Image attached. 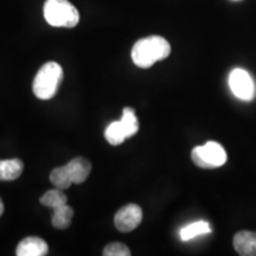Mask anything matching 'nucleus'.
<instances>
[{"instance_id":"1","label":"nucleus","mask_w":256,"mask_h":256,"mask_svg":"<svg viewBox=\"0 0 256 256\" xmlns=\"http://www.w3.org/2000/svg\"><path fill=\"white\" fill-rule=\"evenodd\" d=\"M171 46L164 37L150 36L139 40L132 49V60L139 68L147 69L158 60L168 58Z\"/></svg>"},{"instance_id":"2","label":"nucleus","mask_w":256,"mask_h":256,"mask_svg":"<svg viewBox=\"0 0 256 256\" xmlns=\"http://www.w3.org/2000/svg\"><path fill=\"white\" fill-rule=\"evenodd\" d=\"M92 172V164L83 156L70 160L66 165L54 168L50 174L51 183L57 188L66 190L72 184H82Z\"/></svg>"},{"instance_id":"3","label":"nucleus","mask_w":256,"mask_h":256,"mask_svg":"<svg viewBox=\"0 0 256 256\" xmlns=\"http://www.w3.org/2000/svg\"><path fill=\"white\" fill-rule=\"evenodd\" d=\"M63 69L58 63L48 62L40 66L34 76L32 90L40 100H50L56 95L63 81Z\"/></svg>"},{"instance_id":"4","label":"nucleus","mask_w":256,"mask_h":256,"mask_svg":"<svg viewBox=\"0 0 256 256\" xmlns=\"http://www.w3.org/2000/svg\"><path fill=\"white\" fill-rule=\"evenodd\" d=\"M43 11L44 18L51 26L75 28L80 22L78 8L68 0H46Z\"/></svg>"},{"instance_id":"5","label":"nucleus","mask_w":256,"mask_h":256,"mask_svg":"<svg viewBox=\"0 0 256 256\" xmlns=\"http://www.w3.org/2000/svg\"><path fill=\"white\" fill-rule=\"evenodd\" d=\"M192 162L200 168H216L226 164V153L222 145L215 142H208L206 145L192 150Z\"/></svg>"},{"instance_id":"6","label":"nucleus","mask_w":256,"mask_h":256,"mask_svg":"<svg viewBox=\"0 0 256 256\" xmlns=\"http://www.w3.org/2000/svg\"><path fill=\"white\" fill-rule=\"evenodd\" d=\"M229 87L240 100L250 101L255 96V84L252 76L243 69H234L229 75Z\"/></svg>"},{"instance_id":"7","label":"nucleus","mask_w":256,"mask_h":256,"mask_svg":"<svg viewBox=\"0 0 256 256\" xmlns=\"http://www.w3.org/2000/svg\"><path fill=\"white\" fill-rule=\"evenodd\" d=\"M142 220V208L134 203H130L115 214L114 224L121 232H130L139 226Z\"/></svg>"},{"instance_id":"8","label":"nucleus","mask_w":256,"mask_h":256,"mask_svg":"<svg viewBox=\"0 0 256 256\" xmlns=\"http://www.w3.org/2000/svg\"><path fill=\"white\" fill-rule=\"evenodd\" d=\"M232 246L241 256H256V232L241 230L232 238Z\"/></svg>"},{"instance_id":"9","label":"nucleus","mask_w":256,"mask_h":256,"mask_svg":"<svg viewBox=\"0 0 256 256\" xmlns=\"http://www.w3.org/2000/svg\"><path fill=\"white\" fill-rule=\"evenodd\" d=\"M46 242L40 238H26L19 242L16 255L17 256H44L48 254Z\"/></svg>"},{"instance_id":"10","label":"nucleus","mask_w":256,"mask_h":256,"mask_svg":"<svg viewBox=\"0 0 256 256\" xmlns=\"http://www.w3.org/2000/svg\"><path fill=\"white\" fill-rule=\"evenodd\" d=\"M24 164L20 159L0 160V180L10 182L20 177Z\"/></svg>"},{"instance_id":"11","label":"nucleus","mask_w":256,"mask_h":256,"mask_svg":"<svg viewBox=\"0 0 256 256\" xmlns=\"http://www.w3.org/2000/svg\"><path fill=\"white\" fill-rule=\"evenodd\" d=\"M74 216L72 208H70L66 204L62 206L54 209L52 217H51V223L56 229H66L72 224Z\"/></svg>"},{"instance_id":"12","label":"nucleus","mask_w":256,"mask_h":256,"mask_svg":"<svg viewBox=\"0 0 256 256\" xmlns=\"http://www.w3.org/2000/svg\"><path fill=\"white\" fill-rule=\"evenodd\" d=\"M211 228L209 223L206 220H198V222H194L188 226H184L180 230V238L182 241H188L200 235H204V234H210Z\"/></svg>"},{"instance_id":"13","label":"nucleus","mask_w":256,"mask_h":256,"mask_svg":"<svg viewBox=\"0 0 256 256\" xmlns=\"http://www.w3.org/2000/svg\"><path fill=\"white\" fill-rule=\"evenodd\" d=\"M120 122L127 138L136 136L138 130H139V122H138L136 112H134L133 108L130 107L124 108L122 119L120 120Z\"/></svg>"},{"instance_id":"14","label":"nucleus","mask_w":256,"mask_h":256,"mask_svg":"<svg viewBox=\"0 0 256 256\" xmlns=\"http://www.w3.org/2000/svg\"><path fill=\"white\" fill-rule=\"evenodd\" d=\"M66 200H68V198L60 188L46 191L40 197V204H43L44 206L51 208V209H56V208L64 206V204H66Z\"/></svg>"},{"instance_id":"15","label":"nucleus","mask_w":256,"mask_h":256,"mask_svg":"<svg viewBox=\"0 0 256 256\" xmlns=\"http://www.w3.org/2000/svg\"><path fill=\"white\" fill-rule=\"evenodd\" d=\"M104 136L106 140L113 146H119L127 138L120 121H114V122H112L110 126L106 128Z\"/></svg>"},{"instance_id":"16","label":"nucleus","mask_w":256,"mask_h":256,"mask_svg":"<svg viewBox=\"0 0 256 256\" xmlns=\"http://www.w3.org/2000/svg\"><path fill=\"white\" fill-rule=\"evenodd\" d=\"M104 256H130V250L126 244L121 242L110 243L104 249Z\"/></svg>"},{"instance_id":"17","label":"nucleus","mask_w":256,"mask_h":256,"mask_svg":"<svg viewBox=\"0 0 256 256\" xmlns=\"http://www.w3.org/2000/svg\"><path fill=\"white\" fill-rule=\"evenodd\" d=\"M2 214H4V204H2V200H0V217H2Z\"/></svg>"}]
</instances>
